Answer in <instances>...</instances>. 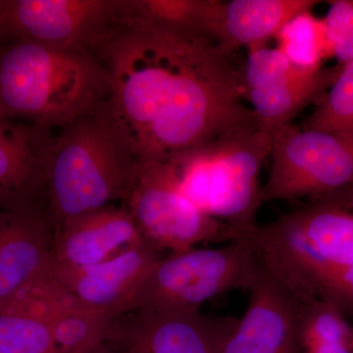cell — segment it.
Segmentation results:
<instances>
[{"instance_id":"cell-13","label":"cell","mask_w":353,"mask_h":353,"mask_svg":"<svg viewBox=\"0 0 353 353\" xmlns=\"http://www.w3.org/2000/svg\"><path fill=\"white\" fill-rule=\"evenodd\" d=\"M148 243L114 259L81 268L51 267V275L72 296L109 320L130 312L148 272L160 259Z\"/></svg>"},{"instance_id":"cell-15","label":"cell","mask_w":353,"mask_h":353,"mask_svg":"<svg viewBox=\"0 0 353 353\" xmlns=\"http://www.w3.org/2000/svg\"><path fill=\"white\" fill-rule=\"evenodd\" d=\"M316 0H213L208 36L222 52L246 51L267 46L288 21L313 11Z\"/></svg>"},{"instance_id":"cell-10","label":"cell","mask_w":353,"mask_h":353,"mask_svg":"<svg viewBox=\"0 0 353 353\" xmlns=\"http://www.w3.org/2000/svg\"><path fill=\"white\" fill-rule=\"evenodd\" d=\"M339 71L340 66L309 71L292 63L277 48L260 46L248 51L241 67V92L257 125L272 134L321 99Z\"/></svg>"},{"instance_id":"cell-2","label":"cell","mask_w":353,"mask_h":353,"mask_svg":"<svg viewBox=\"0 0 353 353\" xmlns=\"http://www.w3.org/2000/svg\"><path fill=\"white\" fill-rule=\"evenodd\" d=\"M110 80L90 51L15 41L0 57V116L55 132L108 103Z\"/></svg>"},{"instance_id":"cell-19","label":"cell","mask_w":353,"mask_h":353,"mask_svg":"<svg viewBox=\"0 0 353 353\" xmlns=\"http://www.w3.org/2000/svg\"><path fill=\"white\" fill-rule=\"evenodd\" d=\"M44 290L57 353H90L105 343L113 320L78 301L51 272L44 277Z\"/></svg>"},{"instance_id":"cell-25","label":"cell","mask_w":353,"mask_h":353,"mask_svg":"<svg viewBox=\"0 0 353 353\" xmlns=\"http://www.w3.org/2000/svg\"><path fill=\"white\" fill-rule=\"evenodd\" d=\"M311 290L315 296L336 304L345 315H353V267L317 279Z\"/></svg>"},{"instance_id":"cell-4","label":"cell","mask_w":353,"mask_h":353,"mask_svg":"<svg viewBox=\"0 0 353 353\" xmlns=\"http://www.w3.org/2000/svg\"><path fill=\"white\" fill-rule=\"evenodd\" d=\"M272 136L255 121L220 132L168 160L183 194L204 214L252 234L262 202L260 173L270 157Z\"/></svg>"},{"instance_id":"cell-5","label":"cell","mask_w":353,"mask_h":353,"mask_svg":"<svg viewBox=\"0 0 353 353\" xmlns=\"http://www.w3.org/2000/svg\"><path fill=\"white\" fill-rule=\"evenodd\" d=\"M250 238L265 266L303 301L317 279L353 267V183L309 199Z\"/></svg>"},{"instance_id":"cell-27","label":"cell","mask_w":353,"mask_h":353,"mask_svg":"<svg viewBox=\"0 0 353 353\" xmlns=\"http://www.w3.org/2000/svg\"><path fill=\"white\" fill-rule=\"evenodd\" d=\"M352 347H353V336H352Z\"/></svg>"},{"instance_id":"cell-14","label":"cell","mask_w":353,"mask_h":353,"mask_svg":"<svg viewBox=\"0 0 353 353\" xmlns=\"http://www.w3.org/2000/svg\"><path fill=\"white\" fill-rule=\"evenodd\" d=\"M143 243L127 208L108 206L64 221L55 229L51 267L92 266Z\"/></svg>"},{"instance_id":"cell-16","label":"cell","mask_w":353,"mask_h":353,"mask_svg":"<svg viewBox=\"0 0 353 353\" xmlns=\"http://www.w3.org/2000/svg\"><path fill=\"white\" fill-rule=\"evenodd\" d=\"M54 240L50 215L12 209L0 220V303L51 270Z\"/></svg>"},{"instance_id":"cell-3","label":"cell","mask_w":353,"mask_h":353,"mask_svg":"<svg viewBox=\"0 0 353 353\" xmlns=\"http://www.w3.org/2000/svg\"><path fill=\"white\" fill-rule=\"evenodd\" d=\"M139 165L108 103L57 132L46 182L48 214L55 229L114 202L126 203Z\"/></svg>"},{"instance_id":"cell-20","label":"cell","mask_w":353,"mask_h":353,"mask_svg":"<svg viewBox=\"0 0 353 353\" xmlns=\"http://www.w3.org/2000/svg\"><path fill=\"white\" fill-rule=\"evenodd\" d=\"M345 313L328 299L303 301L299 313L301 353H353V327Z\"/></svg>"},{"instance_id":"cell-17","label":"cell","mask_w":353,"mask_h":353,"mask_svg":"<svg viewBox=\"0 0 353 353\" xmlns=\"http://www.w3.org/2000/svg\"><path fill=\"white\" fill-rule=\"evenodd\" d=\"M55 132L0 116V204L25 208L34 192H46Z\"/></svg>"},{"instance_id":"cell-12","label":"cell","mask_w":353,"mask_h":353,"mask_svg":"<svg viewBox=\"0 0 353 353\" xmlns=\"http://www.w3.org/2000/svg\"><path fill=\"white\" fill-rule=\"evenodd\" d=\"M248 292L245 315L238 319L223 353H301L299 321L303 301L264 263Z\"/></svg>"},{"instance_id":"cell-23","label":"cell","mask_w":353,"mask_h":353,"mask_svg":"<svg viewBox=\"0 0 353 353\" xmlns=\"http://www.w3.org/2000/svg\"><path fill=\"white\" fill-rule=\"evenodd\" d=\"M303 127L353 137V60L340 67L338 76Z\"/></svg>"},{"instance_id":"cell-22","label":"cell","mask_w":353,"mask_h":353,"mask_svg":"<svg viewBox=\"0 0 353 353\" xmlns=\"http://www.w3.org/2000/svg\"><path fill=\"white\" fill-rule=\"evenodd\" d=\"M213 0H127L134 17L170 29L203 36Z\"/></svg>"},{"instance_id":"cell-11","label":"cell","mask_w":353,"mask_h":353,"mask_svg":"<svg viewBox=\"0 0 353 353\" xmlns=\"http://www.w3.org/2000/svg\"><path fill=\"white\" fill-rule=\"evenodd\" d=\"M238 318L196 309H136L114 319L110 353H223Z\"/></svg>"},{"instance_id":"cell-21","label":"cell","mask_w":353,"mask_h":353,"mask_svg":"<svg viewBox=\"0 0 353 353\" xmlns=\"http://www.w3.org/2000/svg\"><path fill=\"white\" fill-rule=\"evenodd\" d=\"M279 50L292 63L309 71H318L332 58L323 18L304 11L288 21L275 38Z\"/></svg>"},{"instance_id":"cell-24","label":"cell","mask_w":353,"mask_h":353,"mask_svg":"<svg viewBox=\"0 0 353 353\" xmlns=\"http://www.w3.org/2000/svg\"><path fill=\"white\" fill-rule=\"evenodd\" d=\"M324 20L332 58L343 66L353 60V0L329 1Z\"/></svg>"},{"instance_id":"cell-9","label":"cell","mask_w":353,"mask_h":353,"mask_svg":"<svg viewBox=\"0 0 353 353\" xmlns=\"http://www.w3.org/2000/svg\"><path fill=\"white\" fill-rule=\"evenodd\" d=\"M124 7L125 0H0V37L94 53Z\"/></svg>"},{"instance_id":"cell-7","label":"cell","mask_w":353,"mask_h":353,"mask_svg":"<svg viewBox=\"0 0 353 353\" xmlns=\"http://www.w3.org/2000/svg\"><path fill=\"white\" fill-rule=\"evenodd\" d=\"M125 208L143 241L157 252H181L201 243L241 239L233 228L204 214L183 194L169 161L139 165Z\"/></svg>"},{"instance_id":"cell-18","label":"cell","mask_w":353,"mask_h":353,"mask_svg":"<svg viewBox=\"0 0 353 353\" xmlns=\"http://www.w3.org/2000/svg\"><path fill=\"white\" fill-rule=\"evenodd\" d=\"M46 275L0 303V353H57L44 290Z\"/></svg>"},{"instance_id":"cell-26","label":"cell","mask_w":353,"mask_h":353,"mask_svg":"<svg viewBox=\"0 0 353 353\" xmlns=\"http://www.w3.org/2000/svg\"><path fill=\"white\" fill-rule=\"evenodd\" d=\"M90 353H110V352H108V348L104 347V345H102V347L97 348V350H94V352H92Z\"/></svg>"},{"instance_id":"cell-1","label":"cell","mask_w":353,"mask_h":353,"mask_svg":"<svg viewBox=\"0 0 353 353\" xmlns=\"http://www.w3.org/2000/svg\"><path fill=\"white\" fill-rule=\"evenodd\" d=\"M109 112L139 163L167 161L252 119L240 67L208 37L126 12L95 50Z\"/></svg>"},{"instance_id":"cell-6","label":"cell","mask_w":353,"mask_h":353,"mask_svg":"<svg viewBox=\"0 0 353 353\" xmlns=\"http://www.w3.org/2000/svg\"><path fill=\"white\" fill-rule=\"evenodd\" d=\"M263 266L248 238L220 248H194L160 257L143 281L132 310L196 309L232 290H250ZM131 310V311H132Z\"/></svg>"},{"instance_id":"cell-8","label":"cell","mask_w":353,"mask_h":353,"mask_svg":"<svg viewBox=\"0 0 353 353\" xmlns=\"http://www.w3.org/2000/svg\"><path fill=\"white\" fill-rule=\"evenodd\" d=\"M262 202L312 199L353 183V137L285 125L271 134Z\"/></svg>"}]
</instances>
